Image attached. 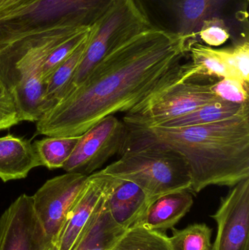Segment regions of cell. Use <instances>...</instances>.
Masks as SVG:
<instances>
[{
    "instance_id": "1",
    "label": "cell",
    "mask_w": 249,
    "mask_h": 250,
    "mask_svg": "<svg viewBox=\"0 0 249 250\" xmlns=\"http://www.w3.org/2000/svg\"><path fill=\"white\" fill-rule=\"evenodd\" d=\"M184 37L149 29L107 56L87 79L36 122L34 136H80L98 122L131 112L155 95L197 77L184 62Z\"/></svg>"
},
{
    "instance_id": "2",
    "label": "cell",
    "mask_w": 249,
    "mask_h": 250,
    "mask_svg": "<svg viewBox=\"0 0 249 250\" xmlns=\"http://www.w3.org/2000/svg\"><path fill=\"white\" fill-rule=\"evenodd\" d=\"M127 128L124 148L160 146L182 157L191 176L190 191L194 193L212 185L231 188L249 178V102L233 117L211 124Z\"/></svg>"
},
{
    "instance_id": "3",
    "label": "cell",
    "mask_w": 249,
    "mask_h": 250,
    "mask_svg": "<svg viewBox=\"0 0 249 250\" xmlns=\"http://www.w3.org/2000/svg\"><path fill=\"white\" fill-rule=\"evenodd\" d=\"M82 29L52 28L0 41V80L13 94L22 122L36 123L42 116L45 90L42 73L48 56Z\"/></svg>"
},
{
    "instance_id": "4",
    "label": "cell",
    "mask_w": 249,
    "mask_h": 250,
    "mask_svg": "<svg viewBox=\"0 0 249 250\" xmlns=\"http://www.w3.org/2000/svg\"><path fill=\"white\" fill-rule=\"evenodd\" d=\"M151 29L185 38L190 47L208 21H225L249 38V0H134Z\"/></svg>"
},
{
    "instance_id": "5",
    "label": "cell",
    "mask_w": 249,
    "mask_h": 250,
    "mask_svg": "<svg viewBox=\"0 0 249 250\" xmlns=\"http://www.w3.org/2000/svg\"><path fill=\"white\" fill-rule=\"evenodd\" d=\"M99 171L135 184L151 204L167 194L191 189V176L185 160L160 146L124 148L116 161Z\"/></svg>"
},
{
    "instance_id": "6",
    "label": "cell",
    "mask_w": 249,
    "mask_h": 250,
    "mask_svg": "<svg viewBox=\"0 0 249 250\" xmlns=\"http://www.w3.org/2000/svg\"><path fill=\"white\" fill-rule=\"evenodd\" d=\"M121 0H42L0 21V41L57 27L95 26Z\"/></svg>"
},
{
    "instance_id": "7",
    "label": "cell",
    "mask_w": 249,
    "mask_h": 250,
    "mask_svg": "<svg viewBox=\"0 0 249 250\" xmlns=\"http://www.w3.org/2000/svg\"><path fill=\"white\" fill-rule=\"evenodd\" d=\"M149 29L134 0L118 1L92 26L84 54L65 97L80 86L107 56Z\"/></svg>"
},
{
    "instance_id": "8",
    "label": "cell",
    "mask_w": 249,
    "mask_h": 250,
    "mask_svg": "<svg viewBox=\"0 0 249 250\" xmlns=\"http://www.w3.org/2000/svg\"><path fill=\"white\" fill-rule=\"evenodd\" d=\"M218 101L222 100L213 93L211 84L187 81L168 88L137 109L125 114L122 121L129 126H155Z\"/></svg>"
},
{
    "instance_id": "9",
    "label": "cell",
    "mask_w": 249,
    "mask_h": 250,
    "mask_svg": "<svg viewBox=\"0 0 249 250\" xmlns=\"http://www.w3.org/2000/svg\"><path fill=\"white\" fill-rule=\"evenodd\" d=\"M128 128L115 115H110L80 135L78 142L62 168L67 173L89 176L115 154H121Z\"/></svg>"
},
{
    "instance_id": "10",
    "label": "cell",
    "mask_w": 249,
    "mask_h": 250,
    "mask_svg": "<svg viewBox=\"0 0 249 250\" xmlns=\"http://www.w3.org/2000/svg\"><path fill=\"white\" fill-rule=\"evenodd\" d=\"M88 176L66 173L48 179L32 195L33 207L48 239L55 244L70 207Z\"/></svg>"
},
{
    "instance_id": "11",
    "label": "cell",
    "mask_w": 249,
    "mask_h": 250,
    "mask_svg": "<svg viewBox=\"0 0 249 250\" xmlns=\"http://www.w3.org/2000/svg\"><path fill=\"white\" fill-rule=\"evenodd\" d=\"M211 217L217 224L211 250H249V178L231 187Z\"/></svg>"
},
{
    "instance_id": "12",
    "label": "cell",
    "mask_w": 249,
    "mask_h": 250,
    "mask_svg": "<svg viewBox=\"0 0 249 250\" xmlns=\"http://www.w3.org/2000/svg\"><path fill=\"white\" fill-rule=\"evenodd\" d=\"M33 207L22 194L0 217V250H46L52 245Z\"/></svg>"
},
{
    "instance_id": "13",
    "label": "cell",
    "mask_w": 249,
    "mask_h": 250,
    "mask_svg": "<svg viewBox=\"0 0 249 250\" xmlns=\"http://www.w3.org/2000/svg\"><path fill=\"white\" fill-rule=\"evenodd\" d=\"M105 175L97 171L88 176L80 193L69 210L56 242L58 250H70L96 209L106 189Z\"/></svg>"
},
{
    "instance_id": "14",
    "label": "cell",
    "mask_w": 249,
    "mask_h": 250,
    "mask_svg": "<svg viewBox=\"0 0 249 250\" xmlns=\"http://www.w3.org/2000/svg\"><path fill=\"white\" fill-rule=\"evenodd\" d=\"M105 176V204L108 211L118 226L128 230L145 214L150 201L144 192L133 182Z\"/></svg>"
},
{
    "instance_id": "15",
    "label": "cell",
    "mask_w": 249,
    "mask_h": 250,
    "mask_svg": "<svg viewBox=\"0 0 249 250\" xmlns=\"http://www.w3.org/2000/svg\"><path fill=\"white\" fill-rule=\"evenodd\" d=\"M39 166L40 160L31 141L10 133L0 138V179L3 182L25 179Z\"/></svg>"
},
{
    "instance_id": "16",
    "label": "cell",
    "mask_w": 249,
    "mask_h": 250,
    "mask_svg": "<svg viewBox=\"0 0 249 250\" xmlns=\"http://www.w3.org/2000/svg\"><path fill=\"white\" fill-rule=\"evenodd\" d=\"M193 203L191 191L167 194L153 201L133 227L165 233L166 230L173 229L190 211Z\"/></svg>"
},
{
    "instance_id": "17",
    "label": "cell",
    "mask_w": 249,
    "mask_h": 250,
    "mask_svg": "<svg viewBox=\"0 0 249 250\" xmlns=\"http://www.w3.org/2000/svg\"><path fill=\"white\" fill-rule=\"evenodd\" d=\"M105 193L106 189L100 202L70 250H111L125 233L126 230L118 226L111 217L105 204Z\"/></svg>"
},
{
    "instance_id": "18",
    "label": "cell",
    "mask_w": 249,
    "mask_h": 250,
    "mask_svg": "<svg viewBox=\"0 0 249 250\" xmlns=\"http://www.w3.org/2000/svg\"><path fill=\"white\" fill-rule=\"evenodd\" d=\"M90 33L76 51L53 73L47 82L43 97L42 114L58 105L65 97L84 54Z\"/></svg>"
},
{
    "instance_id": "19",
    "label": "cell",
    "mask_w": 249,
    "mask_h": 250,
    "mask_svg": "<svg viewBox=\"0 0 249 250\" xmlns=\"http://www.w3.org/2000/svg\"><path fill=\"white\" fill-rule=\"evenodd\" d=\"M189 54L192 64L197 69V76L238 79L230 65L226 48H214L196 42L190 47Z\"/></svg>"
},
{
    "instance_id": "20",
    "label": "cell",
    "mask_w": 249,
    "mask_h": 250,
    "mask_svg": "<svg viewBox=\"0 0 249 250\" xmlns=\"http://www.w3.org/2000/svg\"><path fill=\"white\" fill-rule=\"evenodd\" d=\"M243 105L224 101H214L202 105L184 115L168 120L155 126L162 127H184L211 124L233 117Z\"/></svg>"
},
{
    "instance_id": "21",
    "label": "cell",
    "mask_w": 249,
    "mask_h": 250,
    "mask_svg": "<svg viewBox=\"0 0 249 250\" xmlns=\"http://www.w3.org/2000/svg\"><path fill=\"white\" fill-rule=\"evenodd\" d=\"M80 136H47L33 143L41 165L49 170L62 168Z\"/></svg>"
},
{
    "instance_id": "22",
    "label": "cell",
    "mask_w": 249,
    "mask_h": 250,
    "mask_svg": "<svg viewBox=\"0 0 249 250\" xmlns=\"http://www.w3.org/2000/svg\"><path fill=\"white\" fill-rule=\"evenodd\" d=\"M111 250H172V248L165 233L132 227L126 230Z\"/></svg>"
},
{
    "instance_id": "23",
    "label": "cell",
    "mask_w": 249,
    "mask_h": 250,
    "mask_svg": "<svg viewBox=\"0 0 249 250\" xmlns=\"http://www.w3.org/2000/svg\"><path fill=\"white\" fill-rule=\"evenodd\" d=\"M212 229L205 223H194L181 230L172 229L169 237L172 250H211Z\"/></svg>"
},
{
    "instance_id": "24",
    "label": "cell",
    "mask_w": 249,
    "mask_h": 250,
    "mask_svg": "<svg viewBox=\"0 0 249 250\" xmlns=\"http://www.w3.org/2000/svg\"><path fill=\"white\" fill-rule=\"evenodd\" d=\"M91 29L92 28L82 29L76 32L68 39L61 42L48 56L44 64L42 73V79L45 86L53 73L84 42L90 33Z\"/></svg>"
},
{
    "instance_id": "25",
    "label": "cell",
    "mask_w": 249,
    "mask_h": 250,
    "mask_svg": "<svg viewBox=\"0 0 249 250\" xmlns=\"http://www.w3.org/2000/svg\"><path fill=\"white\" fill-rule=\"evenodd\" d=\"M235 32L232 26L225 21L219 19H211L202 26L197 35V42L211 47L220 46L228 42L233 35L235 42L242 41L238 39Z\"/></svg>"
},
{
    "instance_id": "26",
    "label": "cell",
    "mask_w": 249,
    "mask_h": 250,
    "mask_svg": "<svg viewBox=\"0 0 249 250\" xmlns=\"http://www.w3.org/2000/svg\"><path fill=\"white\" fill-rule=\"evenodd\" d=\"M213 93L222 101L242 105L249 102V86L233 78H225L211 84Z\"/></svg>"
},
{
    "instance_id": "27",
    "label": "cell",
    "mask_w": 249,
    "mask_h": 250,
    "mask_svg": "<svg viewBox=\"0 0 249 250\" xmlns=\"http://www.w3.org/2000/svg\"><path fill=\"white\" fill-rule=\"evenodd\" d=\"M231 68L247 86L249 83V41L242 40L227 47Z\"/></svg>"
},
{
    "instance_id": "28",
    "label": "cell",
    "mask_w": 249,
    "mask_h": 250,
    "mask_svg": "<svg viewBox=\"0 0 249 250\" xmlns=\"http://www.w3.org/2000/svg\"><path fill=\"white\" fill-rule=\"evenodd\" d=\"M20 122L21 118L14 97L0 80V131L10 129Z\"/></svg>"
},
{
    "instance_id": "29",
    "label": "cell",
    "mask_w": 249,
    "mask_h": 250,
    "mask_svg": "<svg viewBox=\"0 0 249 250\" xmlns=\"http://www.w3.org/2000/svg\"><path fill=\"white\" fill-rule=\"evenodd\" d=\"M42 0H0V21L25 11Z\"/></svg>"
},
{
    "instance_id": "30",
    "label": "cell",
    "mask_w": 249,
    "mask_h": 250,
    "mask_svg": "<svg viewBox=\"0 0 249 250\" xmlns=\"http://www.w3.org/2000/svg\"><path fill=\"white\" fill-rule=\"evenodd\" d=\"M46 250H58L57 249V245H56V244H52V245H50L49 247H48V248H47Z\"/></svg>"
}]
</instances>
